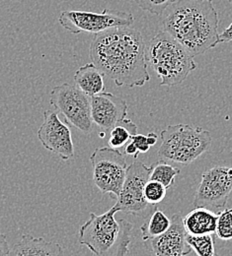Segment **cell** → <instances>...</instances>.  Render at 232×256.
<instances>
[{
	"label": "cell",
	"mask_w": 232,
	"mask_h": 256,
	"mask_svg": "<svg viewBox=\"0 0 232 256\" xmlns=\"http://www.w3.org/2000/svg\"><path fill=\"white\" fill-rule=\"evenodd\" d=\"M145 48L139 31L130 27L114 28L94 36L89 56L92 64L117 86L133 88L150 80Z\"/></svg>",
	"instance_id": "cell-1"
},
{
	"label": "cell",
	"mask_w": 232,
	"mask_h": 256,
	"mask_svg": "<svg viewBox=\"0 0 232 256\" xmlns=\"http://www.w3.org/2000/svg\"><path fill=\"white\" fill-rule=\"evenodd\" d=\"M163 18V31L195 58L218 44V14L212 0H177Z\"/></svg>",
	"instance_id": "cell-2"
},
{
	"label": "cell",
	"mask_w": 232,
	"mask_h": 256,
	"mask_svg": "<svg viewBox=\"0 0 232 256\" xmlns=\"http://www.w3.org/2000/svg\"><path fill=\"white\" fill-rule=\"evenodd\" d=\"M119 211L113 206L106 213H90L79 230V244L96 256H126L130 252L133 224L115 218Z\"/></svg>",
	"instance_id": "cell-3"
},
{
	"label": "cell",
	"mask_w": 232,
	"mask_h": 256,
	"mask_svg": "<svg viewBox=\"0 0 232 256\" xmlns=\"http://www.w3.org/2000/svg\"><path fill=\"white\" fill-rule=\"evenodd\" d=\"M147 65L161 79V86H176L196 70L194 58L164 31L154 36L146 46Z\"/></svg>",
	"instance_id": "cell-4"
},
{
	"label": "cell",
	"mask_w": 232,
	"mask_h": 256,
	"mask_svg": "<svg viewBox=\"0 0 232 256\" xmlns=\"http://www.w3.org/2000/svg\"><path fill=\"white\" fill-rule=\"evenodd\" d=\"M161 146L157 155L163 160L189 164L205 153L211 145L207 130L189 124L169 126L161 131Z\"/></svg>",
	"instance_id": "cell-5"
},
{
	"label": "cell",
	"mask_w": 232,
	"mask_h": 256,
	"mask_svg": "<svg viewBox=\"0 0 232 256\" xmlns=\"http://www.w3.org/2000/svg\"><path fill=\"white\" fill-rule=\"evenodd\" d=\"M134 22L130 12L104 9L101 13L67 10L59 17V23L72 34L89 32L97 34L114 28H129Z\"/></svg>",
	"instance_id": "cell-6"
},
{
	"label": "cell",
	"mask_w": 232,
	"mask_h": 256,
	"mask_svg": "<svg viewBox=\"0 0 232 256\" xmlns=\"http://www.w3.org/2000/svg\"><path fill=\"white\" fill-rule=\"evenodd\" d=\"M51 104L65 116L68 124L84 134L93 131L90 96L84 94L76 85L64 83L53 89L50 95Z\"/></svg>",
	"instance_id": "cell-7"
},
{
	"label": "cell",
	"mask_w": 232,
	"mask_h": 256,
	"mask_svg": "<svg viewBox=\"0 0 232 256\" xmlns=\"http://www.w3.org/2000/svg\"><path fill=\"white\" fill-rule=\"evenodd\" d=\"M93 182L103 194L109 193L116 198L122 192L128 164L125 156L110 147L97 148L90 157Z\"/></svg>",
	"instance_id": "cell-8"
},
{
	"label": "cell",
	"mask_w": 232,
	"mask_h": 256,
	"mask_svg": "<svg viewBox=\"0 0 232 256\" xmlns=\"http://www.w3.org/2000/svg\"><path fill=\"white\" fill-rule=\"evenodd\" d=\"M151 170L152 166H147L141 162H134L128 166L122 192L114 205L119 212L146 218L157 208L149 205L144 198V188L149 180Z\"/></svg>",
	"instance_id": "cell-9"
},
{
	"label": "cell",
	"mask_w": 232,
	"mask_h": 256,
	"mask_svg": "<svg viewBox=\"0 0 232 256\" xmlns=\"http://www.w3.org/2000/svg\"><path fill=\"white\" fill-rule=\"evenodd\" d=\"M231 192L232 168H211L201 174L193 205L218 213L225 208Z\"/></svg>",
	"instance_id": "cell-10"
},
{
	"label": "cell",
	"mask_w": 232,
	"mask_h": 256,
	"mask_svg": "<svg viewBox=\"0 0 232 256\" xmlns=\"http://www.w3.org/2000/svg\"><path fill=\"white\" fill-rule=\"evenodd\" d=\"M38 138L49 151L57 154L64 160L74 156V146L70 128L59 118L58 112L45 110L44 122L38 130Z\"/></svg>",
	"instance_id": "cell-11"
},
{
	"label": "cell",
	"mask_w": 232,
	"mask_h": 256,
	"mask_svg": "<svg viewBox=\"0 0 232 256\" xmlns=\"http://www.w3.org/2000/svg\"><path fill=\"white\" fill-rule=\"evenodd\" d=\"M152 256H186L192 248L187 242V232L180 213L171 217V226L163 234L144 242Z\"/></svg>",
	"instance_id": "cell-12"
},
{
	"label": "cell",
	"mask_w": 232,
	"mask_h": 256,
	"mask_svg": "<svg viewBox=\"0 0 232 256\" xmlns=\"http://www.w3.org/2000/svg\"><path fill=\"white\" fill-rule=\"evenodd\" d=\"M93 122L102 130L109 131L127 118L128 104L125 100L111 93L103 92L90 98Z\"/></svg>",
	"instance_id": "cell-13"
},
{
	"label": "cell",
	"mask_w": 232,
	"mask_h": 256,
	"mask_svg": "<svg viewBox=\"0 0 232 256\" xmlns=\"http://www.w3.org/2000/svg\"><path fill=\"white\" fill-rule=\"evenodd\" d=\"M9 256H65V250L58 242L25 234L10 248Z\"/></svg>",
	"instance_id": "cell-14"
},
{
	"label": "cell",
	"mask_w": 232,
	"mask_h": 256,
	"mask_svg": "<svg viewBox=\"0 0 232 256\" xmlns=\"http://www.w3.org/2000/svg\"><path fill=\"white\" fill-rule=\"evenodd\" d=\"M218 214L205 208H195L185 217L183 224L188 234L201 236L215 234Z\"/></svg>",
	"instance_id": "cell-15"
},
{
	"label": "cell",
	"mask_w": 232,
	"mask_h": 256,
	"mask_svg": "<svg viewBox=\"0 0 232 256\" xmlns=\"http://www.w3.org/2000/svg\"><path fill=\"white\" fill-rule=\"evenodd\" d=\"M75 85L87 96L99 95L105 91L104 74L92 62L79 67L74 73Z\"/></svg>",
	"instance_id": "cell-16"
},
{
	"label": "cell",
	"mask_w": 232,
	"mask_h": 256,
	"mask_svg": "<svg viewBox=\"0 0 232 256\" xmlns=\"http://www.w3.org/2000/svg\"><path fill=\"white\" fill-rule=\"evenodd\" d=\"M170 226L171 218L166 216L163 211L156 208L149 216L147 221L140 226L143 242L163 234Z\"/></svg>",
	"instance_id": "cell-17"
},
{
	"label": "cell",
	"mask_w": 232,
	"mask_h": 256,
	"mask_svg": "<svg viewBox=\"0 0 232 256\" xmlns=\"http://www.w3.org/2000/svg\"><path fill=\"white\" fill-rule=\"evenodd\" d=\"M135 134H137L136 124L131 120L126 118L111 130V135L108 140L109 147L118 150L126 146Z\"/></svg>",
	"instance_id": "cell-18"
},
{
	"label": "cell",
	"mask_w": 232,
	"mask_h": 256,
	"mask_svg": "<svg viewBox=\"0 0 232 256\" xmlns=\"http://www.w3.org/2000/svg\"><path fill=\"white\" fill-rule=\"evenodd\" d=\"M151 166L152 170L149 180L162 184L167 190H169L175 184V178L180 174L179 168L166 164L164 160H159Z\"/></svg>",
	"instance_id": "cell-19"
},
{
	"label": "cell",
	"mask_w": 232,
	"mask_h": 256,
	"mask_svg": "<svg viewBox=\"0 0 232 256\" xmlns=\"http://www.w3.org/2000/svg\"><path fill=\"white\" fill-rule=\"evenodd\" d=\"M215 234L191 236L187 234V242L198 256H217L214 244Z\"/></svg>",
	"instance_id": "cell-20"
},
{
	"label": "cell",
	"mask_w": 232,
	"mask_h": 256,
	"mask_svg": "<svg viewBox=\"0 0 232 256\" xmlns=\"http://www.w3.org/2000/svg\"><path fill=\"white\" fill-rule=\"evenodd\" d=\"M217 214L215 236L222 240H232V212L229 209H224Z\"/></svg>",
	"instance_id": "cell-21"
},
{
	"label": "cell",
	"mask_w": 232,
	"mask_h": 256,
	"mask_svg": "<svg viewBox=\"0 0 232 256\" xmlns=\"http://www.w3.org/2000/svg\"><path fill=\"white\" fill-rule=\"evenodd\" d=\"M167 194L165 186L155 180H148L144 188V198L149 205L156 206L158 203L163 201Z\"/></svg>",
	"instance_id": "cell-22"
},
{
	"label": "cell",
	"mask_w": 232,
	"mask_h": 256,
	"mask_svg": "<svg viewBox=\"0 0 232 256\" xmlns=\"http://www.w3.org/2000/svg\"><path fill=\"white\" fill-rule=\"evenodd\" d=\"M144 11L154 15H162L167 8L177 0H134Z\"/></svg>",
	"instance_id": "cell-23"
},
{
	"label": "cell",
	"mask_w": 232,
	"mask_h": 256,
	"mask_svg": "<svg viewBox=\"0 0 232 256\" xmlns=\"http://www.w3.org/2000/svg\"><path fill=\"white\" fill-rule=\"evenodd\" d=\"M134 144V146L136 147L137 151L142 154H145L149 151L150 149V146L147 142V137L143 134H135L132 137V140H131Z\"/></svg>",
	"instance_id": "cell-24"
},
{
	"label": "cell",
	"mask_w": 232,
	"mask_h": 256,
	"mask_svg": "<svg viewBox=\"0 0 232 256\" xmlns=\"http://www.w3.org/2000/svg\"><path fill=\"white\" fill-rule=\"evenodd\" d=\"M10 248L7 238L4 234H0V256H9Z\"/></svg>",
	"instance_id": "cell-25"
},
{
	"label": "cell",
	"mask_w": 232,
	"mask_h": 256,
	"mask_svg": "<svg viewBox=\"0 0 232 256\" xmlns=\"http://www.w3.org/2000/svg\"><path fill=\"white\" fill-rule=\"evenodd\" d=\"M230 42H232V23L223 32L219 34V38H218V44Z\"/></svg>",
	"instance_id": "cell-26"
},
{
	"label": "cell",
	"mask_w": 232,
	"mask_h": 256,
	"mask_svg": "<svg viewBox=\"0 0 232 256\" xmlns=\"http://www.w3.org/2000/svg\"><path fill=\"white\" fill-rule=\"evenodd\" d=\"M125 153H126L127 155H129V156H133L134 159H136V158L138 157V154H139V152L137 151L136 147L134 146V144H133L132 141H130V142L126 145V147H125Z\"/></svg>",
	"instance_id": "cell-27"
},
{
	"label": "cell",
	"mask_w": 232,
	"mask_h": 256,
	"mask_svg": "<svg viewBox=\"0 0 232 256\" xmlns=\"http://www.w3.org/2000/svg\"><path fill=\"white\" fill-rule=\"evenodd\" d=\"M146 137H147V142H148V144H149L150 147H151V146H154V145L157 143L158 136H157L156 133L150 132V133H148V134L146 135Z\"/></svg>",
	"instance_id": "cell-28"
},
{
	"label": "cell",
	"mask_w": 232,
	"mask_h": 256,
	"mask_svg": "<svg viewBox=\"0 0 232 256\" xmlns=\"http://www.w3.org/2000/svg\"><path fill=\"white\" fill-rule=\"evenodd\" d=\"M229 210H230V211H231V212H232V208H230V209H229Z\"/></svg>",
	"instance_id": "cell-29"
}]
</instances>
